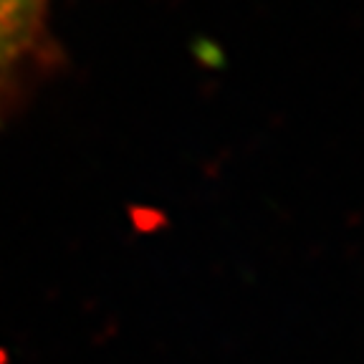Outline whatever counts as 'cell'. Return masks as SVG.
<instances>
[{
    "label": "cell",
    "instance_id": "cell-1",
    "mask_svg": "<svg viewBox=\"0 0 364 364\" xmlns=\"http://www.w3.org/2000/svg\"><path fill=\"white\" fill-rule=\"evenodd\" d=\"M43 0H0V63L18 58L33 41Z\"/></svg>",
    "mask_w": 364,
    "mask_h": 364
}]
</instances>
